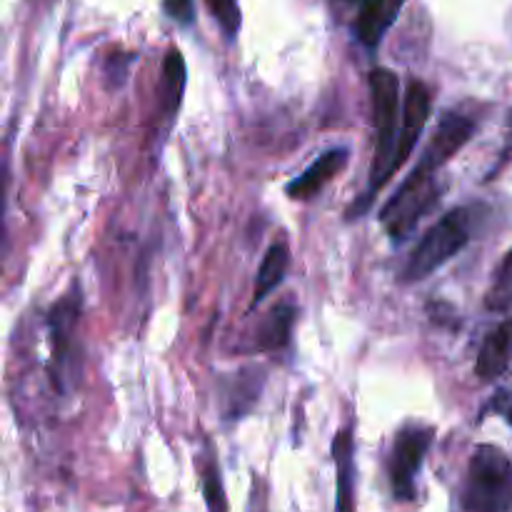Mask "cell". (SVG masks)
I'll list each match as a JSON object with an SVG mask.
<instances>
[{"instance_id":"19","label":"cell","mask_w":512,"mask_h":512,"mask_svg":"<svg viewBox=\"0 0 512 512\" xmlns=\"http://www.w3.org/2000/svg\"><path fill=\"white\" fill-rule=\"evenodd\" d=\"M213 13V18L218 20L220 28L225 30L228 38H233L240 28V8H238V0H205Z\"/></svg>"},{"instance_id":"8","label":"cell","mask_w":512,"mask_h":512,"mask_svg":"<svg viewBox=\"0 0 512 512\" xmlns=\"http://www.w3.org/2000/svg\"><path fill=\"white\" fill-rule=\"evenodd\" d=\"M78 318H80V293L78 288H73L68 295H63V298H60L48 313L50 345H53V375L58 373V378L53 380V385L58 390L65 388L63 385L65 363H68L70 343H73L75 328H78Z\"/></svg>"},{"instance_id":"14","label":"cell","mask_w":512,"mask_h":512,"mask_svg":"<svg viewBox=\"0 0 512 512\" xmlns=\"http://www.w3.org/2000/svg\"><path fill=\"white\" fill-rule=\"evenodd\" d=\"M288 268H290L288 243H285V240H275L258 268V278H255V290H253V305H250V308H258V305L263 303V300L268 298L278 285H283L285 275H288Z\"/></svg>"},{"instance_id":"21","label":"cell","mask_w":512,"mask_h":512,"mask_svg":"<svg viewBox=\"0 0 512 512\" xmlns=\"http://www.w3.org/2000/svg\"><path fill=\"white\" fill-rule=\"evenodd\" d=\"M490 408H493L500 418H505V423L512 428V385H508V388H500L498 393L493 395Z\"/></svg>"},{"instance_id":"9","label":"cell","mask_w":512,"mask_h":512,"mask_svg":"<svg viewBox=\"0 0 512 512\" xmlns=\"http://www.w3.org/2000/svg\"><path fill=\"white\" fill-rule=\"evenodd\" d=\"M348 158H350V150L345 148V145L325 150V153L320 155L308 170H303L293 183H288L285 193H288L293 200H310L313 195H318L320 190H323L325 185H328L330 180L345 168V165H348Z\"/></svg>"},{"instance_id":"18","label":"cell","mask_w":512,"mask_h":512,"mask_svg":"<svg viewBox=\"0 0 512 512\" xmlns=\"http://www.w3.org/2000/svg\"><path fill=\"white\" fill-rule=\"evenodd\" d=\"M203 495L205 503H208L210 512H228V505H225V493H223V483H220V473L218 465H215L213 455L208 458L203 468Z\"/></svg>"},{"instance_id":"20","label":"cell","mask_w":512,"mask_h":512,"mask_svg":"<svg viewBox=\"0 0 512 512\" xmlns=\"http://www.w3.org/2000/svg\"><path fill=\"white\" fill-rule=\"evenodd\" d=\"M163 10L168 18H173L180 25H190L195 18L193 0H163Z\"/></svg>"},{"instance_id":"5","label":"cell","mask_w":512,"mask_h":512,"mask_svg":"<svg viewBox=\"0 0 512 512\" xmlns=\"http://www.w3.org/2000/svg\"><path fill=\"white\" fill-rule=\"evenodd\" d=\"M435 430L425 423H408L398 430L390 453L388 473L390 488H393L395 500L410 503L418 495V475L423 470L425 455L433 445Z\"/></svg>"},{"instance_id":"15","label":"cell","mask_w":512,"mask_h":512,"mask_svg":"<svg viewBox=\"0 0 512 512\" xmlns=\"http://www.w3.org/2000/svg\"><path fill=\"white\" fill-rule=\"evenodd\" d=\"M263 383H265V373L263 370H240L235 375V380L230 383V390L225 393V418L228 420H238L243 418L245 413L253 410V405L258 403L260 393H263Z\"/></svg>"},{"instance_id":"13","label":"cell","mask_w":512,"mask_h":512,"mask_svg":"<svg viewBox=\"0 0 512 512\" xmlns=\"http://www.w3.org/2000/svg\"><path fill=\"white\" fill-rule=\"evenodd\" d=\"M295 318H298V308L293 303H280L270 310L258 325L255 333V350L260 353H278V350L288 348L290 335H293Z\"/></svg>"},{"instance_id":"10","label":"cell","mask_w":512,"mask_h":512,"mask_svg":"<svg viewBox=\"0 0 512 512\" xmlns=\"http://www.w3.org/2000/svg\"><path fill=\"white\" fill-rule=\"evenodd\" d=\"M405 5V0H360L358 15H355V38L365 45V48H378L380 40L385 38V33L390 30V25L395 23V18L400 15V8Z\"/></svg>"},{"instance_id":"2","label":"cell","mask_w":512,"mask_h":512,"mask_svg":"<svg viewBox=\"0 0 512 512\" xmlns=\"http://www.w3.org/2000/svg\"><path fill=\"white\" fill-rule=\"evenodd\" d=\"M473 225V208H455L445 213L415 245L408 263L400 270V280L403 283H420V280L430 278L438 268H443L445 263H450L470 243Z\"/></svg>"},{"instance_id":"4","label":"cell","mask_w":512,"mask_h":512,"mask_svg":"<svg viewBox=\"0 0 512 512\" xmlns=\"http://www.w3.org/2000/svg\"><path fill=\"white\" fill-rule=\"evenodd\" d=\"M440 195H443V188L438 185L435 175H420L413 170L380 210V220L390 238L395 243L408 240L410 233L418 228L420 218L438 205Z\"/></svg>"},{"instance_id":"17","label":"cell","mask_w":512,"mask_h":512,"mask_svg":"<svg viewBox=\"0 0 512 512\" xmlns=\"http://www.w3.org/2000/svg\"><path fill=\"white\" fill-rule=\"evenodd\" d=\"M165 73V98H168V110L175 113L183 100V88H185V60L178 50H168V58L163 65Z\"/></svg>"},{"instance_id":"3","label":"cell","mask_w":512,"mask_h":512,"mask_svg":"<svg viewBox=\"0 0 512 512\" xmlns=\"http://www.w3.org/2000/svg\"><path fill=\"white\" fill-rule=\"evenodd\" d=\"M460 505L465 512H508L512 505V463L498 445H478L470 455Z\"/></svg>"},{"instance_id":"1","label":"cell","mask_w":512,"mask_h":512,"mask_svg":"<svg viewBox=\"0 0 512 512\" xmlns=\"http://www.w3.org/2000/svg\"><path fill=\"white\" fill-rule=\"evenodd\" d=\"M370 103H373V128L375 148L373 165H370L368 190L358 195L355 205L350 208L348 220H355L373 205L380 190L390 183V165H393L395 148H398L400 133V80L393 70L375 68L370 73Z\"/></svg>"},{"instance_id":"6","label":"cell","mask_w":512,"mask_h":512,"mask_svg":"<svg viewBox=\"0 0 512 512\" xmlns=\"http://www.w3.org/2000/svg\"><path fill=\"white\" fill-rule=\"evenodd\" d=\"M478 130V120L473 115H465L463 110H448V113L440 118L438 128L430 135L428 145L420 153L418 165H415V173L420 175H435L450 158H453L458 150H463L470 143V138Z\"/></svg>"},{"instance_id":"11","label":"cell","mask_w":512,"mask_h":512,"mask_svg":"<svg viewBox=\"0 0 512 512\" xmlns=\"http://www.w3.org/2000/svg\"><path fill=\"white\" fill-rule=\"evenodd\" d=\"M512 365V318L500 323L498 328L490 330L483 348L478 353L475 373L483 380H495L505 375Z\"/></svg>"},{"instance_id":"7","label":"cell","mask_w":512,"mask_h":512,"mask_svg":"<svg viewBox=\"0 0 512 512\" xmlns=\"http://www.w3.org/2000/svg\"><path fill=\"white\" fill-rule=\"evenodd\" d=\"M430 108H433V98H430L428 85L420 83V80H410L403 98V123H400L398 148H395L393 165H390V178H395V173L408 163L415 145L423 138V130L430 118Z\"/></svg>"},{"instance_id":"22","label":"cell","mask_w":512,"mask_h":512,"mask_svg":"<svg viewBox=\"0 0 512 512\" xmlns=\"http://www.w3.org/2000/svg\"><path fill=\"white\" fill-rule=\"evenodd\" d=\"M333 3L340 8H348V5H360V0H333Z\"/></svg>"},{"instance_id":"16","label":"cell","mask_w":512,"mask_h":512,"mask_svg":"<svg viewBox=\"0 0 512 512\" xmlns=\"http://www.w3.org/2000/svg\"><path fill=\"white\" fill-rule=\"evenodd\" d=\"M485 305L495 313H505L512 308V250L503 258V263L495 270L493 285L485 295Z\"/></svg>"},{"instance_id":"12","label":"cell","mask_w":512,"mask_h":512,"mask_svg":"<svg viewBox=\"0 0 512 512\" xmlns=\"http://www.w3.org/2000/svg\"><path fill=\"white\" fill-rule=\"evenodd\" d=\"M353 430L345 428L333 440L335 470H338V498L335 512H355V460H353Z\"/></svg>"}]
</instances>
